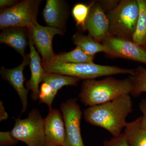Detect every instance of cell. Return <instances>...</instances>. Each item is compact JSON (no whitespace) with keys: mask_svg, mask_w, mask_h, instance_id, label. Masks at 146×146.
<instances>
[{"mask_svg":"<svg viewBox=\"0 0 146 146\" xmlns=\"http://www.w3.org/2000/svg\"><path fill=\"white\" fill-rule=\"evenodd\" d=\"M129 78L133 85V89L131 96H139L146 92V68L139 66L135 69L133 75H129Z\"/></svg>","mask_w":146,"mask_h":146,"instance_id":"obj_21","label":"cell"},{"mask_svg":"<svg viewBox=\"0 0 146 146\" xmlns=\"http://www.w3.org/2000/svg\"><path fill=\"white\" fill-rule=\"evenodd\" d=\"M141 117L127 122L123 134L130 146H146V129L141 125Z\"/></svg>","mask_w":146,"mask_h":146,"instance_id":"obj_17","label":"cell"},{"mask_svg":"<svg viewBox=\"0 0 146 146\" xmlns=\"http://www.w3.org/2000/svg\"><path fill=\"white\" fill-rule=\"evenodd\" d=\"M133 111L130 95H124L111 101L87 108L83 112L86 122L107 130L113 137L122 134L127 123V118Z\"/></svg>","mask_w":146,"mask_h":146,"instance_id":"obj_1","label":"cell"},{"mask_svg":"<svg viewBox=\"0 0 146 146\" xmlns=\"http://www.w3.org/2000/svg\"><path fill=\"white\" fill-rule=\"evenodd\" d=\"M29 46L30 52V67L31 76L30 79L25 84V86L29 91L31 90L32 99L35 101L39 100V84L42 82V79L46 72L42 66V60L39 53L36 51L33 40L28 32Z\"/></svg>","mask_w":146,"mask_h":146,"instance_id":"obj_13","label":"cell"},{"mask_svg":"<svg viewBox=\"0 0 146 146\" xmlns=\"http://www.w3.org/2000/svg\"><path fill=\"white\" fill-rule=\"evenodd\" d=\"M27 29L35 45L42 55V64L51 62L56 55L52 48L53 39L56 35H63L64 31L52 27L40 25L38 23Z\"/></svg>","mask_w":146,"mask_h":146,"instance_id":"obj_9","label":"cell"},{"mask_svg":"<svg viewBox=\"0 0 146 146\" xmlns=\"http://www.w3.org/2000/svg\"><path fill=\"white\" fill-rule=\"evenodd\" d=\"M8 117V114L5 111L3 102L1 101H0V121H2L7 119Z\"/></svg>","mask_w":146,"mask_h":146,"instance_id":"obj_28","label":"cell"},{"mask_svg":"<svg viewBox=\"0 0 146 146\" xmlns=\"http://www.w3.org/2000/svg\"><path fill=\"white\" fill-rule=\"evenodd\" d=\"M18 142L12 136L10 131L0 132V146H15Z\"/></svg>","mask_w":146,"mask_h":146,"instance_id":"obj_23","label":"cell"},{"mask_svg":"<svg viewBox=\"0 0 146 146\" xmlns=\"http://www.w3.org/2000/svg\"><path fill=\"white\" fill-rule=\"evenodd\" d=\"M81 79L63 75L58 74L46 73L44 76L42 82L49 85L52 90V95L54 99L58 91L64 86H77Z\"/></svg>","mask_w":146,"mask_h":146,"instance_id":"obj_18","label":"cell"},{"mask_svg":"<svg viewBox=\"0 0 146 146\" xmlns=\"http://www.w3.org/2000/svg\"><path fill=\"white\" fill-rule=\"evenodd\" d=\"M44 146H63L65 138L63 115L57 109H49L45 119Z\"/></svg>","mask_w":146,"mask_h":146,"instance_id":"obj_12","label":"cell"},{"mask_svg":"<svg viewBox=\"0 0 146 146\" xmlns=\"http://www.w3.org/2000/svg\"><path fill=\"white\" fill-rule=\"evenodd\" d=\"M133 87L129 79L112 77L96 80H83L78 97L85 106L98 105L111 101L124 95H131Z\"/></svg>","mask_w":146,"mask_h":146,"instance_id":"obj_2","label":"cell"},{"mask_svg":"<svg viewBox=\"0 0 146 146\" xmlns=\"http://www.w3.org/2000/svg\"><path fill=\"white\" fill-rule=\"evenodd\" d=\"M40 0H24L0 13V29L20 27L29 29L37 21Z\"/></svg>","mask_w":146,"mask_h":146,"instance_id":"obj_6","label":"cell"},{"mask_svg":"<svg viewBox=\"0 0 146 146\" xmlns=\"http://www.w3.org/2000/svg\"><path fill=\"white\" fill-rule=\"evenodd\" d=\"M139 17L132 41L145 48L146 45V0H137Z\"/></svg>","mask_w":146,"mask_h":146,"instance_id":"obj_20","label":"cell"},{"mask_svg":"<svg viewBox=\"0 0 146 146\" xmlns=\"http://www.w3.org/2000/svg\"><path fill=\"white\" fill-rule=\"evenodd\" d=\"M89 14L85 24L89 35L100 43L109 34V21L107 13L99 1L90 3Z\"/></svg>","mask_w":146,"mask_h":146,"instance_id":"obj_10","label":"cell"},{"mask_svg":"<svg viewBox=\"0 0 146 146\" xmlns=\"http://www.w3.org/2000/svg\"><path fill=\"white\" fill-rule=\"evenodd\" d=\"M23 58V62L16 68L7 69L1 67L0 71L1 77L8 82L15 89L20 98L22 105L21 114L27 111L28 106V94L29 91L24 85L25 79L24 76L23 71L27 65H30L31 61L29 54H26Z\"/></svg>","mask_w":146,"mask_h":146,"instance_id":"obj_11","label":"cell"},{"mask_svg":"<svg viewBox=\"0 0 146 146\" xmlns=\"http://www.w3.org/2000/svg\"><path fill=\"white\" fill-rule=\"evenodd\" d=\"M72 41L76 47L80 48L86 54L94 56L98 53L104 52L106 53V49L101 43L97 42L96 39L88 35H84L79 31L73 35Z\"/></svg>","mask_w":146,"mask_h":146,"instance_id":"obj_16","label":"cell"},{"mask_svg":"<svg viewBox=\"0 0 146 146\" xmlns=\"http://www.w3.org/2000/svg\"><path fill=\"white\" fill-rule=\"evenodd\" d=\"M109 56L121 58L146 64V50L144 47L132 40L109 34L102 42Z\"/></svg>","mask_w":146,"mask_h":146,"instance_id":"obj_8","label":"cell"},{"mask_svg":"<svg viewBox=\"0 0 146 146\" xmlns=\"http://www.w3.org/2000/svg\"><path fill=\"white\" fill-rule=\"evenodd\" d=\"M46 73L70 76L84 80L121 74L133 75L135 69L94 63H50L42 64Z\"/></svg>","mask_w":146,"mask_h":146,"instance_id":"obj_3","label":"cell"},{"mask_svg":"<svg viewBox=\"0 0 146 146\" xmlns=\"http://www.w3.org/2000/svg\"><path fill=\"white\" fill-rule=\"evenodd\" d=\"M18 3V1L15 0H1L0 7L2 9L10 8Z\"/></svg>","mask_w":146,"mask_h":146,"instance_id":"obj_27","label":"cell"},{"mask_svg":"<svg viewBox=\"0 0 146 146\" xmlns=\"http://www.w3.org/2000/svg\"><path fill=\"white\" fill-rule=\"evenodd\" d=\"M14 121V127L10 131L17 141L27 146H44L45 119L38 109L33 108L25 119L18 118Z\"/></svg>","mask_w":146,"mask_h":146,"instance_id":"obj_5","label":"cell"},{"mask_svg":"<svg viewBox=\"0 0 146 146\" xmlns=\"http://www.w3.org/2000/svg\"><path fill=\"white\" fill-rule=\"evenodd\" d=\"M94 56L86 54L81 49L76 47L74 49L69 52L56 54L53 60L50 63H94Z\"/></svg>","mask_w":146,"mask_h":146,"instance_id":"obj_19","label":"cell"},{"mask_svg":"<svg viewBox=\"0 0 146 146\" xmlns=\"http://www.w3.org/2000/svg\"><path fill=\"white\" fill-rule=\"evenodd\" d=\"M145 50H146V45L145 47Z\"/></svg>","mask_w":146,"mask_h":146,"instance_id":"obj_29","label":"cell"},{"mask_svg":"<svg viewBox=\"0 0 146 146\" xmlns=\"http://www.w3.org/2000/svg\"><path fill=\"white\" fill-rule=\"evenodd\" d=\"M104 146H130L124 134L122 133L117 137H114L109 140H105Z\"/></svg>","mask_w":146,"mask_h":146,"instance_id":"obj_24","label":"cell"},{"mask_svg":"<svg viewBox=\"0 0 146 146\" xmlns=\"http://www.w3.org/2000/svg\"><path fill=\"white\" fill-rule=\"evenodd\" d=\"M139 108L143 114L141 116V125L143 128L146 129V99L142 100L139 104Z\"/></svg>","mask_w":146,"mask_h":146,"instance_id":"obj_26","label":"cell"},{"mask_svg":"<svg viewBox=\"0 0 146 146\" xmlns=\"http://www.w3.org/2000/svg\"><path fill=\"white\" fill-rule=\"evenodd\" d=\"M100 3L106 13L112 10L117 5L120 1L117 0H103L99 1Z\"/></svg>","mask_w":146,"mask_h":146,"instance_id":"obj_25","label":"cell"},{"mask_svg":"<svg viewBox=\"0 0 146 146\" xmlns=\"http://www.w3.org/2000/svg\"><path fill=\"white\" fill-rule=\"evenodd\" d=\"M90 4L89 5L83 3H78L74 6L72 14L76 25L83 31H85V24L89 14Z\"/></svg>","mask_w":146,"mask_h":146,"instance_id":"obj_22","label":"cell"},{"mask_svg":"<svg viewBox=\"0 0 146 146\" xmlns=\"http://www.w3.org/2000/svg\"><path fill=\"white\" fill-rule=\"evenodd\" d=\"M109 34L132 40L139 17L137 0H121L107 13Z\"/></svg>","mask_w":146,"mask_h":146,"instance_id":"obj_4","label":"cell"},{"mask_svg":"<svg viewBox=\"0 0 146 146\" xmlns=\"http://www.w3.org/2000/svg\"><path fill=\"white\" fill-rule=\"evenodd\" d=\"M0 34V43L13 48L23 56L29 45L28 31L26 28L10 27L2 30Z\"/></svg>","mask_w":146,"mask_h":146,"instance_id":"obj_15","label":"cell"},{"mask_svg":"<svg viewBox=\"0 0 146 146\" xmlns=\"http://www.w3.org/2000/svg\"><path fill=\"white\" fill-rule=\"evenodd\" d=\"M69 14L66 1L63 0H47L44 11L43 17L48 26L65 31Z\"/></svg>","mask_w":146,"mask_h":146,"instance_id":"obj_14","label":"cell"},{"mask_svg":"<svg viewBox=\"0 0 146 146\" xmlns=\"http://www.w3.org/2000/svg\"><path fill=\"white\" fill-rule=\"evenodd\" d=\"M65 130L63 146H85L82 137L80 124L82 116L78 99L70 98L60 104Z\"/></svg>","mask_w":146,"mask_h":146,"instance_id":"obj_7","label":"cell"}]
</instances>
